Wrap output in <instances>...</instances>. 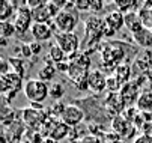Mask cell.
<instances>
[{
  "mask_svg": "<svg viewBox=\"0 0 152 143\" xmlns=\"http://www.w3.org/2000/svg\"><path fill=\"white\" fill-rule=\"evenodd\" d=\"M107 143H126L125 140H122V139H118V140H113V142H107Z\"/></svg>",
  "mask_w": 152,
  "mask_h": 143,
  "instance_id": "38",
  "label": "cell"
},
{
  "mask_svg": "<svg viewBox=\"0 0 152 143\" xmlns=\"http://www.w3.org/2000/svg\"><path fill=\"white\" fill-rule=\"evenodd\" d=\"M105 107H107V110H112L113 112V115L115 116H119V115H122V112L125 110V101H124V98H122V95L121 93H110L108 95V98L105 99Z\"/></svg>",
  "mask_w": 152,
  "mask_h": 143,
  "instance_id": "11",
  "label": "cell"
},
{
  "mask_svg": "<svg viewBox=\"0 0 152 143\" xmlns=\"http://www.w3.org/2000/svg\"><path fill=\"white\" fill-rule=\"evenodd\" d=\"M42 143H60V142H56V140H53V139H45Z\"/></svg>",
  "mask_w": 152,
  "mask_h": 143,
  "instance_id": "37",
  "label": "cell"
},
{
  "mask_svg": "<svg viewBox=\"0 0 152 143\" xmlns=\"http://www.w3.org/2000/svg\"><path fill=\"white\" fill-rule=\"evenodd\" d=\"M56 44L63 50L65 54H75L78 50V36L75 33H57L56 35Z\"/></svg>",
  "mask_w": 152,
  "mask_h": 143,
  "instance_id": "6",
  "label": "cell"
},
{
  "mask_svg": "<svg viewBox=\"0 0 152 143\" xmlns=\"http://www.w3.org/2000/svg\"><path fill=\"white\" fill-rule=\"evenodd\" d=\"M63 95V88L60 86V83H53L50 86V96H53L54 99H59Z\"/></svg>",
  "mask_w": 152,
  "mask_h": 143,
  "instance_id": "27",
  "label": "cell"
},
{
  "mask_svg": "<svg viewBox=\"0 0 152 143\" xmlns=\"http://www.w3.org/2000/svg\"><path fill=\"white\" fill-rule=\"evenodd\" d=\"M0 62H2V69H0L2 75L9 74V71H8V66H11V65H9V60H8V59H0Z\"/></svg>",
  "mask_w": 152,
  "mask_h": 143,
  "instance_id": "33",
  "label": "cell"
},
{
  "mask_svg": "<svg viewBox=\"0 0 152 143\" xmlns=\"http://www.w3.org/2000/svg\"><path fill=\"white\" fill-rule=\"evenodd\" d=\"M74 6H75L77 12L91 11V0H77V2H74Z\"/></svg>",
  "mask_w": 152,
  "mask_h": 143,
  "instance_id": "28",
  "label": "cell"
},
{
  "mask_svg": "<svg viewBox=\"0 0 152 143\" xmlns=\"http://www.w3.org/2000/svg\"><path fill=\"white\" fill-rule=\"evenodd\" d=\"M139 112H151L152 113V90H145L137 98Z\"/></svg>",
  "mask_w": 152,
  "mask_h": 143,
  "instance_id": "16",
  "label": "cell"
},
{
  "mask_svg": "<svg viewBox=\"0 0 152 143\" xmlns=\"http://www.w3.org/2000/svg\"><path fill=\"white\" fill-rule=\"evenodd\" d=\"M9 65L12 68V72L21 75V77H24L26 74V68H24V60L23 59H20V57H9Z\"/></svg>",
  "mask_w": 152,
  "mask_h": 143,
  "instance_id": "20",
  "label": "cell"
},
{
  "mask_svg": "<svg viewBox=\"0 0 152 143\" xmlns=\"http://www.w3.org/2000/svg\"><path fill=\"white\" fill-rule=\"evenodd\" d=\"M41 133L44 134L45 139H53V140H56V142H60V140H63L65 137L68 136L69 127H68L66 124H63L60 119L48 117Z\"/></svg>",
  "mask_w": 152,
  "mask_h": 143,
  "instance_id": "3",
  "label": "cell"
},
{
  "mask_svg": "<svg viewBox=\"0 0 152 143\" xmlns=\"http://www.w3.org/2000/svg\"><path fill=\"white\" fill-rule=\"evenodd\" d=\"M134 143H152V136H146V134H143V136L137 137V139L134 140Z\"/></svg>",
  "mask_w": 152,
  "mask_h": 143,
  "instance_id": "34",
  "label": "cell"
},
{
  "mask_svg": "<svg viewBox=\"0 0 152 143\" xmlns=\"http://www.w3.org/2000/svg\"><path fill=\"white\" fill-rule=\"evenodd\" d=\"M81 143H101L99 139H96L95 136H88V137H84L81 140Z\"/></svg>",
  "mask_w": 152,
  "mask_h": 143,
  "instance_id": "35",
  "label": "cell"
},
{
  "mask_svg": "<svg viewBox=\"0 0 152 143\" xmlns=\"http://www.w3.org/2000/svg\"><path fill=\"white\" fill-rule=\"evenodd\" d=\"M26 3H27V8L30 11H35V9H38L41 6H44L47 2H44V0H30V2H26Z\"/></svg>",
  "mask_w": 152,
  "mask_h": 143,
  "instance_id": "29",
  "label": "cell"
},
{
  "mask_svg": "<svg viewBox=\"0 0 152 143\" xmlns=\"http://www.w3.org/2000/svg\"><path fill=\"white\" fill-rule=\"evenodd\" d=\"M29 107H32V109H35V110H44V106L39 104V103H30Z\"/></svg>",
  "mask_w": 152,
  "mask_h": 143,
  "instance_id": "36",
  "label": "cell"
},
{
  "mask_svg": "<svg viewBox=\"0 0 152 143\" xmlns=\"http://www.w3.org/2000/svg\"><path fill=\"white\" fill-rule=\"evenodd\" d=\"M24 139L27 142H30V143H42V142L45 140L44 134H42L41 131H33V130H27Z\"/></svg>",
  "mask_w": 152,
  "mask_h": 143,
  "instance_id": "24",
  "label": "cell"
},
{
  "mask_svg": "<svg viewBox=\"0 0 152 143\" xmlns=\"http://www.w3.org/2000/svg\"><path fill=\"white\" fill-rule=\"evenodd\" d=\"M121 86L122 83L119 81V78L116 75H108L107 77V90L110 92V93H116L121 90Z\"/></svg>",
  "mask_w": 152,
  "mask_h": 143,
  "instance_id": "23",
  "label": "cell"
},
{
  "mask_svg": "<svg viewBox=\"0 0 152 143\" xmlns=\"http://www.w3.org/2000/svg\"><path fill=\"white\" fill-rule=\"evenodd\" d=\"M12 24L17 30V33H26L27 30H30L32 24H33V18H32V11L24 6L21 9H17L14 18H12Z\"/></svg>",
  "mask_w": 152,
  "mask_h": 143,
  "instance_id": "5",
  "label": "cell"
},
{
  "mask_svg": "<svg viewBox=\"0 0 152 143\" xmlns=\"http://www.w3.org/2000/svg\"><path fill=\"white\" fill-rule=\"evenodd\" d=\"M104 8V3L101 0H91V12H101Z\"/></svg>",
  "mask_w": 152,
  "mask_h": 143,
  "instance_id": "30",
  "label": "cell"
},
{
  "mask_svg": "<svg viewBox=\"0 0 152 143\" xmlns=\"http://www.w3.org/2000/svg\"><path fill=\"white\" fill-rule=\"evenodd\" d=\"M0 85H2V93L6 92H18L21 89H24V83H23V77L15 74V72H9L6 75H2L0 80Z\"/></svg>",
  "mask_w": 152,
  "mask_h": 143,
  "instance_id": "8",
  "label": "cell"
},
{
  "mask_svg": "<svg viewBox=\"0 0 152 143\" xmlns=\"http://www.w3.org/2000/svg\"><path fill=\"white\" fill-rule=\"evenodd\" d=\"M17 12V8L9 0H3L2 8H0V21H9V18L14 17Z\"/></svg>",
  "mask_w": 152,
  "mask_h": 143,
  "instance_id": "17",
  "label": "cell"
},
{
  "mask_svg": "<svg viewBox=\"0 0 152 143\" xmlns=\"http://www.w3.org/2000/svg\"><path fill=\"white\" fill-rule=\"evenodd\" d=\"M118 78H119V81L124 85H126V81H128V78H129V75H131V72H129V66L128 65H119L118 66V72L115 74Z\"/></svg>",
  "mask_w": 152,
  "mask_h": 143,
  "instance_id": "25",
  "label": "cell"
},
{
  "mask_svg": "<svg viewBox=\"0 0 152 143\" xmlns=\"http://www.w3.org/2000/svg\"><path fill=\"white\" fill-rule=\"evenodd\" d=\"M104 23L107 27H110L112 30L118 32L121 27L125 26V15L121 11H112L110 14H107L104 18Z\"/></svg>",
  "mask_w": 152,
  "mask_h": 143,
  "instance_id": "12",
  "label": "cell"
},
{
  "mask_svg": "<svg viewBox=\"0 0 152 143\" xmlns=\"http://www.w3.org/2000/svg\"><path fill=\"white\" fill-rule=\"evenodd\" d=\"M15 27L11 21H0V35H2L3 39H8L11 38L14 33H15Z\"/></svg>",
  "mask_w": 152,
  "mask_h": 143,
  "instance_id": "22",
  "label": "cell"
},
{
  "mask_svg": "<svg viewBox=\"0 0 152 143\" xmlns=\"http://www.w3.org/2000/svg\"><path fill=\"white\" fill-rule=\"evenodd\" d=\"M125 26L128 27L129 32H133V35H137L139 32H142L145 29L143 23H142V18L136 12H128L125 15Z\"/></svg>",
  "mask_w": 152,
  "mask_h": 143,
  "instance_id": "13",
  "label": "cell"
},
{
  "mask_svg": "<svg viewBox=\"0 0 152 143\" xmlns=\"http://www.w3.org/2000/svg\"><path fill=\"white\" fill-rule=\"evenodd\" d=\"M48 57L53 60V63H60V62H65V57H66V54L63 53V50H62L57 44H53L51 48H50Z\"/></svg>",
  "mask_w": 152,
  "mask_h": 143,
  "instance_id": "21",
  "label": "cell"
},
{
  "mask_svg": "<svg viewBox=\"0 0 152 143\" xmlns=\"http://www.w3.org/2000/svg\"><path fill=\"white\" fill-rule=\"evenodd\" d=\"M48 117V112L45 110H35L32 107H24L21 112V120L24 122L27 130L33 131H42Z\"/></svg>",
  "mask_w": 152,
  "mask_h": 143,
  "instance_id": "2",
  "label": "cell"
},
{
  "mask_svg": "<svg viewBox=\"0 0 152 143\" xmlns=\"http://www.w3.org/2000/svg\"><path fill=\"white\" fill-rule=\"evenodd\" d=\"M112 130H113V133H116L119 137H121V136H126V134H128V130H129V120L125 119L122 115L113 116Z\"/></svg>",
  "mask_w": 152,
  "mask_h": 143,
  "instance_id": "14",
  "label": "cell"
},
{
  "mask_svg": "<svg viewBox=\"0 0 152 143\" xmlns=\"http://www.w3.org/2000/svg\"><path fill=\"white\" fill-rule=\"evenodd\" d=\"M65 107H66V106H65L63 103H56V104H53L51 109L48 110V116L53 117V119H60L62 115H63V112H65Z\"/></svg>",
  "mask_w": 152,
  "mask_h": 143,
  "instance_id": "26",
  "label": "cell"
},
{
  "mask_svg": "<svg viewBox=\"0 0 152 143\" xmlns=\"http://www.w3.org/2000/svg\"><path fill=\"white\" fill-rule=\"evenodd\" d=\"M20 51H21V56H23L24 59H29V57L33 56V54H32V48H30L29 44H23V45L20 47Z\"/></svg>",
  "mask_w": 152,
  "mask_h": 143,
  "instance_id": "31",
  "label": "cell"
},
{
  "mask_svg": "<svg viewBox=\"0 0 152 143\" xmlns=\"http://www.w3.org/2000/svg\"><path fill=\"white\" fill-rule=\"evenodd\" d=\"M88 81H89V89H91L94 93H101L102 90L107 89V77H105L99 69L91 71Z\"/></svg>",
  "mask_w": 152,
  "mask_h": 143,
  "instance_id": "10",
  "label": "cell"
},
{
  "mask_svg": "<svg viewBox=\"0 0 152 143\" xmlns=\"http://www.w3.org/2000/svg\"><path fill=\"white\" fill-rule=\"evenodd\" d=\"M84 119V112L81 107L75 106V104H66V107H65V112L60 117V120L63 122V124H66L69 128L72 127H77L80 125L81 122Z\"/></svg>",
  "mask_w": 152,
  "mask_h": 143,
  "instance_id": "7",
  "label": "cell"
},
{
  "mask_svg": "<svg viewBox=\"0 0 152 143\" xmlns=\"http://www.w3.org/2000/svg\"><path fill=\"white\" fill-rule=\"evenodd\" d=\"M56 72H57L56 71V66H53V65H44V66L39 69V72H38V78L42 80V81H45V83H48L50 80L54 78Z\"/></svg>",
  "mask_w": 152,
  "mask_h": 143,
  "instance_id": "19",
  "label": "cell"
},
{
  "mask_svg": "<svg viewBox=\"0 0 152 143\" xmlns=\"http://www.w3.org/2000/svg\"><path fill=\"white\" fill-rule=\"evenodd\" d=\"M24 95L30 103L42 104L50 95V86L39 78H29L24 83Z\"/></svg>",
  "mask_w": 152,
  "mask_h": 143,
  "instance_id": "1",
  "label": "cell"
},
{
  "mask_svg": "<svg viewBox=\"0 0 152 143\" xmlns=\"http://www.w3.org/2000/svg\"><path fill=\"white\" fill-rule=\"evenodd\" d=\"M136 42L142 47H152V32L148 29H143L137 35H134Z\"/></svg>",
  "mask_w": 152,
  "mask_h": 143,
  "instance_id": "18",
  "label": "cell"
},
{
  "mask_svg": "<svg viewBox=\"0 0 152 143\" xmlns=\"http://www.w3.org/2000/svg\"><path fill=\"white\" fill-rule=\"evenodd\" d=\"M30 45V48H32V54H41V51H42V45H41V42H36V41H33V42H30L29 44Z\"/></svg>",
  "mask_w": 152,
  "mask_h": 143,
  "instance_id": "32",
  "label": "cell"
},
{
  "mask_svg": "<svg viewBox=\"0 0 152 143\" xmlns=\"http://www.w3.org/2000/svg\"><path fill=\"white\" fill-rule=\"evenodd\" d=\"M32 18H33V23H48L50 20L53 18L47 3L44 6H41L35 11H32Z\"/></svg>",
  "mask_w": 152,
  "mask_h": 143,
  "instance_id": "15",
  "label": "cell"
},
{
  "mask_svg": "<svg viewBox=\"0 0 152 143\" xmlns=\"http://www.w3.org/2000/svg\"><path fill=\"white\" fill-rule=\"evenodd\" d=\"M15 143H30V142H27L26 139H23V140H20V142H15Z\"/></svg>",
  "mask_w": 152,
  "mask_h": 143,
  "instance_id": "40",
  "label": "cell"
},
{
  "mask_svg": "<svg viewBox=\"0 0 152 143\" xmlns=\"http://www.w3.org/2000/svg\"><path fill=\"white\" fill-rule=\"evenodd\" d=\"M53 29L48 23H33L30 27V33L36 42H44V41L51 39L53 36Z\"/></svg>",
  "mask_w": 152,
  "mask_h": 143,
  "instance_id": "9",
  "label": "cell"
},
{
  "mask_svg": "<svg viewBox=\"0 0 152 143\" xmlns=\"http://www.w3.org/2000/svg\"><path fill=\"white\" fill-rule=\"evenodd\" d=\"M54 20V26L59 33H74V29L78 23V12L77 11H62Z\"/></svg>",
  "mask_w": 152,
  "mask_h": 143,
  "instance_id": "4",
  "label": "cell"
},
{
  "mask_svg": "<svg viewBox=\"0 0 152 143\" xmlns=\"http://www.w3.org/2000/svg\"><path fill=\"white\" fill-rule=\"evenodd\" d=\"M6 44H8V39H3V38H2V45H3V47H5V45H6Z\"/></svg>",
  "mask_w": 152,
  "mask_h": 143,
  "instance_id": "39",
  "label": "cell"
}]
</instances>
